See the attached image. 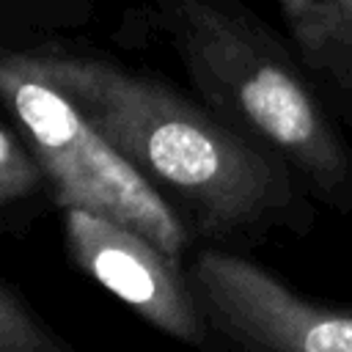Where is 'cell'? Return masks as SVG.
<instances>
[{"label":"cell","mask_w":352,"mask_h":352,"mask_svg":"<svg viewBox=\"0 0 352 352\" xmlns=\"http://www.w3.org/2000/svg\"><path fill=\"white\" fill-rule=\"evenodd\" d=\"M22 58L170 201L190 231L234 239L267 228L300 231L311 220L292 182L294 170L206 104L198 107L157 77L104 58L66 52H22Z\"/></svg>","instance_id":"6da1fadb"},{"label":"cell","mask_w":352,"mask_h":352,"mask_svg":"<svg viewBox=\"0 0 352 352\" xmlns=\"http://www.w3.org/2000/svg\"><path fill=\"white\" fill-rule=\"evenodd\" d=\"M204 104L352 214V154L286 50L234 0H157Z\"/></svg>","instance_id":"7a4b0ae2"},{"label":"cell","mask_w":352,"mask_h":352,"mask_svg":"<svg viewBox=\"0 0 352 352\" xmlns=\"http://www.w3.org/2000/svg\"><path fill=\"white\" fill-rule=\"evenodd\" d=\"M0 94L36 151L55 201L138 228L168 256L182 258L190 228L170 201L85 118V113L22 52L0 60Z\"/></svg>","instance_id":"3957f363"},{"label":"cell","mask_w":352,"mask_h":352,"mask_svg":"<svg viewBox=\"0 0 352 352\" xmlns=\"http://www.w3.org/2000/svg\"><path fill=\"white\" fill-rule=\"evenodd\" d=\"M187 278L206 324L239 346L352 352V308L302 300L242 256L206 248Z\"/></svg>","instance_id":"277c9868"},{"label":"cell","mask_w":352,"mask_h":352,"mask_svg":"<svg viewBox=\"0 0 352 352\" xmlns=\"http://www.w3.org/2000/svg\"><path fill=\"white\" fill-rule=\"evenodd\" d=\"M63 236L85 275L124 300L138 316L170 338L204 344L212 330L187 272L146 234L91 209H63Z\"/></svg>","instance_id":"5b68a950"},{"label":"cell","mask_w":352,"mask_h":352,"mask_svg":"<svg viewBox=\"0 0 352 352\" xmlns=\"http://www.w3.org/2000/svg\"><path fill=\"white\" fill-rule=\"evenodd\" d=\"M305 58L336 82H352V6L349 0H280Z\"/></svg>","instance_id":"8992f818"},{"label":"cell","mask_w":352,"mask_h":352,"mask_svg":"<svg viewBox=\"0 0 352 352\" xmlns=\"http://www.w3.org/2000/svg\"><path fill=\"white\" fill-rule=\"evenodd\" d=\"M44 168L25 140L8 124L0 126V204L11 206L14 201L28 198L44 182Z\"/></svg>","instance_id":"52a82bcc"},{"label":"cell","mask_w":352,"mask_h":352,"mask_svg":"<svg viewBox=\"0 0 352 352\" xmlns=\"http://www.w3.org/2000/svg\"><path fill=\"white\" fill-rule=\"evenodd\" d=\"M58 341L22 302V297L3 283L0 289V352H58Z\"/></svg>","instance_id":"ba28073f"},{"label":"cell","mask_w":352,"mask_h":352,"mask_svg":"<svg viewBox=\"0 0 352 352\" xmlns=\"http://www.w3.org/2000/svg\"><path fill=\"white\" fill-rule=\"evenodd\" d=\"M349 6H352V0H349Z\"/></svg>","instance_id":"9c48e42d"}]
</instances>
